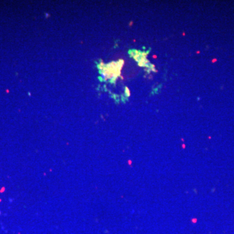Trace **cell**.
Listing matches in <instances>:
<instances>
[{
  "label": "cell",
  "mask_w": 234,
  "mask_h": 234,
  "mask_svg": "<svg viewBox=\"0 0 234 234\" xmlns=\"http://www.w3.org/2000/svg\"><path fill=\"white\" fill-rule=\"evenodd\" d=\"M125 90H126V91H125V94H126V96L127 97H129V96H130V91H129V90L128 89V88H127V87H126V89H125Z\"/></svg>",
  "instance_id": "1"
},
{
  "label": "cell",
  "mask_w": 234,
  "mask_h": 234,
  "mask_svg": "<svg viewBox=\"0 0 234 234\" xmlns=\"http://www.w3.org/2000/svg\"><path fill=\"white\" fill-rule=\"evenodd\" d=\"M117 77H112L111 79H110L111 80L110 82L112 83H115L116 82V79H117Z\"/></svg>",
  "instance_id": "2"
},
{
  "label": "cell",
  "mask_w": 234,
  "mask_h": 234,
  "mask_svg": "<svg viewBox=\"0 0 234 234\" xmlns=\"http://www.w3.org/2000/svg\"><path fill=\"white\" fill-rule=\"evenodd\" d=\"M151 70L153 71V72H157V70H156L155 69V68H152V69H151Z\"/></svg>",
  "instance_id": "3"
},
{
  "label": "cell",
  "mask_w": 234,
  "mask_h": 234,
  "mask_svg": "<svg viewBox=\"0 0 234 234\" xmlns=\"http://www.w3.org/2000/svg\"><path fill=\"white\" fill-rule=\"evenodd\" d=\"M153 58H156V57H156L155 55H153Z\"/></svg>",
  "instance_id": "4"
}]
</instances>
